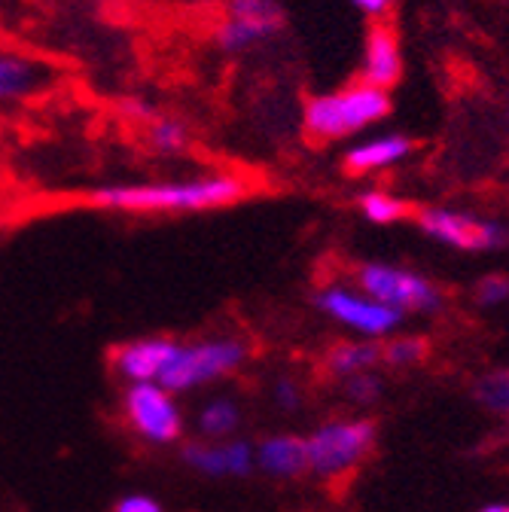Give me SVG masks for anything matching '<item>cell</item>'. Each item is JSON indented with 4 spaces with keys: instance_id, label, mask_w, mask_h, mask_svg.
<instances>
[{
    "instance_id": "9a60e30c",
    "label": "cell",
    "mask_w": 509,
    "mask_h": 512,
    "mask_svg": "<svg viewBox=\"0 0 509 512\" xmlns=\"http://www.w3.org/2000/svg\"><path fill=\"white\" fill-rule=\"evenodd\" d=\"M49 80V71L40 61L28 55H16L0 49V101H25L34 92H40Z\"/></svg>"
},
{
    "instance_id": "9c48e42d",
    "label": "cell",
    "mask_w": 509,
    "mask_h": 512,
    "mask_svg": "<svg viewBox=\"0 0 509 512\" xmlns=\"http://www.w3.org/2000/svg\"><path fill=\"white\" fill-rule=\"evenodd\" d=\"M183 464L205 479H244L257 470L253 445L247 439H193L183 445Z\"/></svg>"
},
{
    "instance_id": "5bb4252c",
    "label": "cell",
    "mask_w": 509,
    "mask_h": 512,
    "mask_svg": "<svg viewBox=\"0 0 509 512\" xmlns=\"http://www.w3.org/2000/svg\"><path fill=\"white\" fill-rule=\"evenodd\" d=\"M400 74H403V58H400L397 37L388 28H372L363 52V83L388 92V86H394Z\"/></svg>"
},
{
    "instance_id": "ffe728a7",
    "label": "cell",
    "mask_w": 509,
    "mask_h": 512,
    "mask_svg": "<svg viewBox=\"0 0 509 512\" xmlns=\"http://www.w3.org/2000/svg\"><path fill=\"white\" fill-rule=\"evenodd\" d=\"M473 397L485 412L509 418V369H497V372L482 375L473 384Z\"/></svg>"
},
{
    "instance_id": "2e32d148",
    "label": "cell",
    "mask_w": 509,
    "mask_h": 512,
    "mask_svg": "<svg viewBox=\"0 0 509 512\" xmlns=\"http://www.w3.org/2000/svg\"><path fill=\"white\" fill-rule=\"evenodd\" d=\"M375 366H381V345L372 339H360V342H339L327 351L324 369L330 378H351L360 372H372Z\"/></svg>"
},
{
    "instance_id": "44dd1931",
    "label": "cell",
    "mask_w": 509,
    "mask_h": 512,
    "mask_svg": "<svg viewBox=\"0 0 509 512\" xmlns=\"http://www.w3.org/2000/svg\"><path fill=\"white\" fill-rule=\"evenodd\" d=\"M147 138H150V150L162 153V156H177L189 147V132L186 125L177 119H150L147 128Z\"/></svg>"
},
{
    "instance_id": "7c38bea8",
    "label": "cell",
    "mask_w": 509,
    "mask_h": 512,
    "mask_svg": "<svg viewBox=\"0 0 509 512\" xmlns=\"http://www.w3.org/2000/svg\"><path fill=\"white\" fill-rule=\"evenodd\" d=\"M257 470L272 479H299L308 473V452L305 436L299 433H272L263 442L253 445Z\"/></svg>"
},
{
    "instance_id": "484cf974",
    "label": "cell",
    "mask_w": 509,
    "mask_h": 512,
    "mask_svg": "<svg viewBox=\"0 0 509 512\" xmlns=\"http://www.w3.org/2000/svg\"><path fill=\"white\" fill-rule=\"evenodd\" d=\"M394 0H354V7L366 16H381V13H388L391 10Z\"/></svg>"
},
{
    "instance_id": "ac0fdd59",
    "label": "cell",
    "mask_w": 509,
    "mask_h": 512,
    "mask_svg": "<svg viewBox=\"0 0 509 512\" xmlns=\"http://www.w3.org/2000/svg\"><path fill=\"white\" fill-rule=\"evenodd\" d=\"M409 202H403L394 192H381V189H369L360 196V214L372 223V226H394L400 220L409 217Z\"/></svg>"
},
{
    "instance_id": "8992f818",
    "label": "cell",
    "mask_w": 509,
    "mask_h": 512,
    "mask_svg": "<svg viewBox=\"0 0 509 512\" xmlns=\"http://www.w3.org/2000/svg\"><path fill=\"white\" fill-rule=\"evenodd\" d=\"M354 284L400 314H433L442 308V290L418 272H406L391 263H363L354 272Z\"/></svg>"
},
{
    "instance_id": "603a6c76",
    "label": "cell",
    "mask_w": 509,
    "mask_h": 512,
    "mask_svg": "<svg viewBox=\"0 0 509 512\" xmlns=\"http://www.w3.org/2000/svg\"><path fill=\"white\" fill-rule=\"evenodd\" d=\"M473 296H476V302H479L482 308L506 305V302H509V278H503V275H488V278H482V281L476 284Z\"/></svg>"
},
{
    "instance_id": "e0dca14e",
    "label": "cell",
    "mask_w": 509,
    "mask_h": 512,
    "mask_svg": "<svg viewBox=\"0 0 509 512\" xmlns=\"http://www.w3.org/2000/svg\"><path fill=\"white\" fill-rule=\"evenodd\" d=\"M241 421H244V412L238 406V400L226 397V394H217L211 400H205L196 412V430L202 439H232L238 430H241Z\"/></svg>"
},
{
    "instance_id": "30bf717a",
    "label": "cell",
    "mask_w": 509,
    "mask_h": 512,
    "mask_svg": "<svg viewBox=\"0 0 509 512\" xmlns=\"http://www.w3.org/2000/svg\"><path fill=\"white\" fill-rule=\"evenodd\" d=\"M281 28V10L272 0H229L226 19L217 31V43L226 52H244L269 40Z\"/></svg>"
},
{
    "instance_id": "5b68a950",
    "label": "cell",
    "mask_w": 509,
    "mask_h": 512,
    "mask_svg": "<svg viewBox=\"0 0 509 512\" xmlns=\"http://www.w3.org/2000/svg\"><path fill=\"white\" fill-rule=\"evenodd\" d=\"M122 418L138 439L147 445H174L183 439L186 418L177 397L159 381L125 384L122 391Z\"/></svg>"
},
{
    "instance_id": "d4e9b609",
    "label": "cell",
    "mask_w": 509,
    "mask_h": 512,
    "mask_svg": "<svg viewBox=\"0 0 509 512\" xmlns=\"http://www.w3.org/2000/svg\"><path fill=\"white\" fill-rule=\"evenodd\" d=\"M113 512H165V506H162L153 494L132 491V494H122V497L116 500Z\"/></svg>"
},
{
    "instance_id": "7402d4cb",
    "label": "cell",
    "mask_w": 509,
    "mask_h": 512,
    "mask_svg": "<svg viewBox=\"0 0 509 512\" xmlns=\"http://www.w3.org/2000/svg\"><path fill=\"white\" fill-rule=\"evenodd\" d=\"M381 394H385V381H381V375L372 369V372H360V375H351L342 381V397L354 406H372L381 400Z\"/></svg>"
},
{
    "instance_id": "7a4b0ae2",
    "label": "cell",
    "mask_w": 509,
    "mask_h": 512,
    "mask_svg": "<svg viewBox=\"0 0 509 512\" xmlns=\"http://www.w3.org/2000/svg\"><path fill=\"white\" fill-rule=\"evenodd\" d=\"M391 113V98L385 89L357 83L330 95H317L305 104V132L317 141L351 138Z\"/></svg>"
},
{
    "instance_id": "ba28073f",
    "label": "cell",
    "mask_w": 509,
    "mask_h": 512,
    "mask_svg": "<svg viewBox=\"0 0 509 512\" xmlns=\"http://www.w3.org/2000/svg\"><path fill=\"white\" fill-rule=\"evenodd\" d=\"M415 220L424 235L455 250L485 253V250L509 247V229L497 220H479L473 214L452 211V208H424L418 211Z\"/></svg>"
},
{
    "instance_id": "4316f807",
    "label": "cell",
    "mask_w": 509,
    "mask_h": 512,
    "mask_svg": "<svg viewBox=\"0 0 509 512\" xmlns=\"http://www.w3.org/2000/svg\"><path fill=\"white\" fill-rule=\"evenodd\" d=\"M479 512H509V503H488Z\"/></svg>"
},
{
    "instance_id": "d6986e66",
    "label": "cell",
    "mask_w": 509,
    "mask_h": 512,
    "mask_svg": "<svg viewBox=\"0 0 509 512\" xmlns=\"http://www.w3.org/2000/svg\"><path fill=\"white\" fill-rule=\"evenodd\" d=\"M427 354H430V342L424 336H388V342L381 345V363H388L394 369L421 366Z\"/></svg>"
},
{
    "instance_id": "3957f363",
    "label": "cell",
    "mask_w": 509,
    "mask_h": 512,
    "mask_svg": "<svg viewBox=\"0 0 509 512\" xmlns=\"http://www.w3.org/2000/svg\"><path fill=\"white\" fill-rule=\"evenodd\" d=\"M378 442L372 418H333L305 436L308 473L317 479H342L357 470Z\"/></svg>"
},
{
    "instance_id": "6da1fadb",
    "label": "cell",
    "mask_w": 509,
    "mask_h": 512,
    "mask_svg": "<svg viewBox=\"0 0 509 512\" xmlns=\"http://www.w3.org/2000/svg\"><path fill=\"white\" fill-rule=\"evenodd\" d=\"M247 196V183L235 174H202L189 180H150L98 186L89 202L125 214H199L229 208Z\"/></svg>"
},
{
    "instance_id": "cb8c5ba5",
    "label": "cell",
    "mask_w": 509,
    "mask_h": 512,
    "mask_svg": "<svg viewBox=\"0 0 509 512\" xmlns=\"http://www.w3.org/2000/svg\"><path fill=\"white\" fill-rule=\"evenodd\" d=\"M272 403L281 409V412H296L302 409V388H299V381L296 378H275L272 381Z\"/></svg>"
},
{
    "instance_id": "4fadbf2b",
    "label": "cell",
    "mask_w": 509,
    "mask_h": 512,
    "mask_svg": "<svg viewBox=\"0 0 509 512\" xmlns=\"http://www.w3.org/2000/svg\"><path fill=\"white\" fill-rule=\"evenodd\" d=\"M415 150V144L403 135H381V138H369L357 147H351L342 156V165L351 177H363L381 168L400 165L409 153Z\"/></svg>"
},
{
    "instance_id": "277c9868",
    "label": "cell",
    "mask_w": 509,
    "mask_h": 512,
    "mask_svg": "<svg viewBox=\"0 0 509 512\" xmlns=\"http://www.w3.org/2000/svg\"><path fill=\"white\" fill-rule=\"evenodd\" d=\"M247 345L235 336H214V339H199L189 345H177L165 375L162 388H168L174 397L202 391L208 384H217L229 375H235L247 363Z\"/></svg>"
},
{
    "instance_id": "8fae6325",
    "label": "cell",
    "mask_w": 509,
    "mask_h": 512,
    "mask_svg": "<svg viewBox=\"0 0 509 512\" xmlns=\"http://www.w3.org/2000/svg\"><path fill=\"white\" fill-rule=\"evenodd\" d=\"M177 339L168 336H141L132 342H122L113 351V372L125 384H144V381H162L174 351Z\"/></svg>"
},
{
    "instance_id": "52a82bcc",
    "label": "cell",
    "mask_w": 509,
    "mask_h": 512,
    "mask_svg": "<svg viewBox=\"0 0 509 512\" xmlns=\"http://www.w3.org/2000/svg\"><path fill=\"white\" fill-rule=\"evenodd\" d=\"M314 305L321 314H327L333 324L357 333L360 339H385L394 336L406 314L375 302L372 296H366L360 287H348V284H327L314 293Z\"/></svg>"
}]
</instances>
